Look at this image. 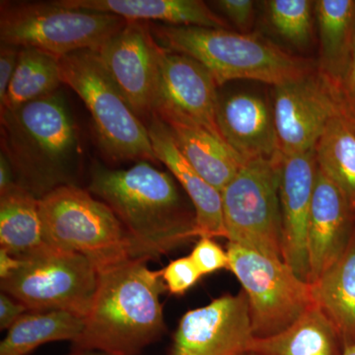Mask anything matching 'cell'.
Masks as SVG:
<instances>
[{
  "mask_svg": "<svg viewBox=\"0 0 355 355\" xmlns=\"http://www.w3.org/2000/svg\"><path fill=\"white\" fill-rule=\"evenodd\" d=\"M87 191L121 222L133 259L154 260L198 237L195 209L184 202L174 177L146 161L120 170L96 164Z\"/></svg>",
  "mask_w": 355,
  "mask_h": 355,
  "instance_id": "6da1fadb",
  "label": "cell"
},
{
  "mask_svg": "<svg viewBox=\"0 0 355 355\" xmlns=\"http://www.w3.org/2000/svg\"><path fill=\"white\" fill-rule=\"evenodd\" d=\"M167 291L161 270L130 259L98 272L94 301L74 349L112 355H139L166 331L161 294Z\"/></svg>",
  "mask_w": 355,
  "mask_h": 355,
  "instance_id": "7a4b0ae2",
  "label": "cell"
},
{
  "mask_svg": "<svg viewBox=\"0 0 355 355\" xmlns=\"http://www.w3.org/2000/svg\"><path fill=\"white\" fill-rule=\"evenodd\" d=\"M1 153L16 183L38 200L76 184L78 132L64 98L51 93L22 106L0 111Z\"/></svg>",
  "mask_w": 355,
  "mask_h": 355,
  "instance_id": "3957f363",
  "label": "cell"
},
{
  "mask_svg": "<svg viewBox=\"0 0 355 355\" xmlns=\"http://www.w3.org/2000/svg\"><path fill=\"white\" fill-rule=\"evenodd\" d=\"M157 43L198 60L221 86L238 79L277 86L316 71V60L289 53L253 34L197 26L153 25Z\"/></svg>",
  "mask_w": 355,
  "mask_h": 355,
  "instance_id": "277c9868",
  "label": "cell"
},
{
  "mask_svg": "<svg viewBox=\"0 0 355 355\" xmlns=\"http://www.w3.org/2000/svg\"><path fill=\"white\" fill-rule=\"evenodd\" d=\"M46 246L85 257L98 272L133 259L121 222L106 203L76 184L39 200Z\"/></svg>",
  "mask_w": 355,
  "mask_h": 355,
  "instance_id": "5b68a950",
  "label": "cell"
},
{
  "mask_svg": "<svg viewBox=\"0 0 355 355\" xmlns=\"http://www.w3.org/2000/svg\"><path fill=\"white\" fill-rule=\"evenodd\" d=\"M62 83L80 97L92 116L98 144L114 162H158L148 130L121 94L93 51L60 58Z\"/></svg>",
  "mask_w": 355,
  "mask_h": 355,
  "instance_id": "8992f818",
  "label": "cell"
},
{
  "mask_svg": "<svg viewBox=\"0 0 355 355\" xmlns=\"http://www.w3.org/2000/svg\"><path fill=\"white\" fill-rule=\"evenodd\" d=\"M128 24L111 13L69 8L58 1H1L0 42L58 58L96 51Z\"/></svg>",
  "mask_w": 355,
  "mask_h": 355,
  "instance_id": "52a82bcc",
  "label": "cell"
},
{
  "mask_svg": "<svg viewBox=\"0 0 355 355\" xmlns=\"http://www.w3.org/2000/svg\"><path fill=\"white\" fill-rule=\"evenodd\" d=\"M282 154L245 163L221 191L226 239L282 260L279 188Z\"/></svg>",
  "mask_w": 355,
  "mask_h": 355,
  "instance_id": "ba28073f",
  "label": "cell"
},
{
  "mask_svg": "<svg viewBox=\"0 0 355 355\" xmlns=\"http://www.w3.org/2000/svg\"><path fill=\"white\" fill-rule=\"evenodd\" d=\"M226 251L229 270L247 296L254 338L286 330L314 304L311 284L299 279L282 259L230 242Z\"/></svg>",
  "mask_w": 355,
  "mask_h": 355,
  "instance_id": "9c48e42d",
  "label": "cell"
},
{
  "mask_svg": "<svg viewBox=\"0 0 355 355\" xmlns=\"http://www.w3.org/2000/svg\"><path fill=\"white\" fill-rule=\"evenodd\" d=\"M98 270L81 254L46 246L1 279V291L29 311H64L85 319L94 301Z\"/></svg>",
  "mask_w": 355,
  "mask_h": 355,
  "instance_id": "30bf717a",
  "label": "cell"
},
{
  "mask_svg": "<svg viewBox=\"0 0 355 355\" xmlns=\"http://www.w3.org/2000/svg\"><path fill=\"white\" fill-rule=\"evenodd\" d=\"M160 48L148 22L128 21L118 34L94 51L133 113L141 121L153 118L157 98Z\"/></svg>",
  "mask_w": 355,
  "mask_h": 355,
  "instance_id": "8fae6325",
  "label": "cell"
},
{
  "mask_svg": "<svg viewBox=\"0 0 355 355\" xmlns=\"http://www.w3.org/2000/svg\"><path fill=\"white\" fill-rule=\"evenodd\" d=\"M342 105L317 70L310 76L273 86L272 108L282 156L314 150L331 119Z\"/></svg>",
  "mask_w": 355,
  "mask_h": 355,
  "instance_id": "7c38bea8",
  "label": "cell"
},
{
  "mask_svg": "<svg viewBox=\"0 0 355 355\" xmlns=\"http://www.w3.org/2000/svg\"><path fill=\"white\" fill-rule=\"evenodd\" d=\"M254 338L246 294H226L184 313L170 355H235L246 352Z\"/></svg>",
  "mask_w": 355,
  "mask_h": 355,
  "instance_id": "4fadbf2b",
  "label": "cell"
},
{
  "mask_svg": "<svg viewBox=\"0 0 355 355\" xmlns=\"http://www.w3.org/2000/svg\"><path fill=\"white\" fill-rule=\"evenodd\" d=\"M317 171L315 150H311L284 156L279 178L282 261L299 279L308 284H310L308 223Z\"/></svg>",
  "mask_w": 355,
  "mask_h": 355,
  "instance_id": "5bb4252c",
  "label": "cell"
},
{
  "mask_svg": "<svg viewBox=\"0 0 355 355\" xmlns=\"http://www.w3.org/2000/svg\"><path fill=\"white\" fill-rule=\"evenodd\" d=\"M158 69L155 105L170 107L223 139L216 121L219 86L209 70L193 58L163 46Z\"/></svg>",
  "mask_w": 355,
  "mask_h": 355,
  "instance_id": "9a60e30c",
  "label": "cell"
},
{
  "mask_svg": "<svg viewBox=\"0 0 355 355\" xmlns=\"http://www.w3.org/2000/svg\"><path fill=\"white\" fill-rule=\"evenodd\" d=\"M354 233V207L318 166L308 223L310 284L342 257Z\"/></svg>",
  "mask_w": 355,
  "mask_h": 355,
  "instance_id": "2e32d148",
  "label": "cell"
},
{
  "mask_svg": "<svg viewBox=\"0 0 355 355\" xmlns=\"http://www.w3.org/2000/svg\"><path fill=\"white\" fill-rule=\"evenodd\" d=\"M216 121L226 144L245 162L282 154L272 103L261 96L237 92L220 98Z\"/></svg>",
  "mask_w": 355,
  "mask_h": 355,
  "instance_id": "e0dca14e",
  "label": "cell"
},
{
  "mask_svg": "<svg viewBox=\"0 0 355 355\" xmlns=\"http://www.w3.org/2000/svg\"><path fill=\"white\" fill-rule=\"evenodd\" d=\"M153 114L169 128L196 171L220 193L246 163L223 139L170 107L155 105Z\"/></svg>",
  "mask_w": 355,
  "mask_h": 355,
  "instance_id": "ac0fdd59",
  "label": "cell"
},
{
  "mask_svg": "<svg viewBox=\"0 0 355 355\" xmlns=\"http://www.w3.org/2000/svg\"><path fill=\"white\" fill-rule=\"evenodd\" d=\"M147 130L158 162L168 168L190 198L195 209L198 237L226 239L220 191L196 171L178 148L169 128L156 114H153Z\"/></svg>",
  "mask_w": 355,
  "mask_h": 355,
  "instance_id": "d6986e66",
  "label": "cell"
},
{
  "mask_svg": "<svg viewBox=\"0 0 355 355\" xmlns=\"http://www.w3.org/2000/svg\"><path fill=\"white\" fill-rule=\"evenodd\" d=\"M315 20L319 76L340 97L355 49V0H316Z\"/></svg>",
  "mask_w": 355,
  "mask_h": 355,
  "instance_id": "ffe728a7",
  "label": "cell"
},
{
  "mask_svg": "<svg viewBox=\"0 0 355 355\" xmlns=\"http://www.w3.org/2000/svg\"><path fill=\"white\" fill-rule=\"evenodd\" d=\"M69 8L111 13L128 21L230 29L227 20L200 0H58Z\"/></svg>",
  "mask_w": 355,
  "mask_h": 355,
  "instance_id": "44dd1931",
  "label": "cell"
},
{
  "mask_svg": "<svg viewBox=\"0 0 355 355\" xmlns=\"http://www.w3.org/2000/svg\"><path fill=\"white\" fill-rule=\"evenodd\" d=\"M345 349L338 331L315 303L286 330L254 338L248 347L254 355H343Z\"/></svg>",
  "mask_w": 355,
  "mask_h": 355,
  "instance_id": "7402d4cb",
  "label": "cell"
},
{
  "mask_svg": "<svg viewBox=\"0 0 355 355\" xmlns=\"http://www.w3.org/2000/svg\"><path fill=\"white\" fill-rule=\"evenodd\" d=\"M312 286L313 298L334 324L345 349L355 343V233L340 259Z\"/></svg>",
  "mask_w": 355,
  "mask_h": 355,
  "instance_id": "603a6c76",
  "label": "cell"
},
{
  "mask_svg": "<svg viewBox=\"0 0 355 355\" xmlns=\"http://www.w3.org/2000/svg\"><path fill=\"white\" fill-rule=\"evenodd\" d=\"M0 246L21 260L46 246L39 200L18 184L0 191Z\"/></svg>",
  "mask_w": 355,
  "mask_h": 355,
  "instance_id": "cb8c5ba5",
  "label": "cell"
},
{
  "mask_svg": "<svg viewBox=\"0 0 355 355\" xmlns=\"http://www.w3.org/2000/svg\"><path fill=\"white\" fill-rule=\"evenodd\" d=\"M320 169L355 209V118L342 102L315 146Z\"/></svg>",
  "mask_w": 355,
  "mask_h": 355,
  "instance_id": "d4e9b609",
  "label": "cell"
},
{
  "mask_svg": "<svg viewBox=\"0 0 355 355\" xmlns=\"http://www.w3.org/2000/svg\"><path fill=\"white\" fill-rule=\"evenodd\" d=\"M84 319L64 311H28L0 343V355H28L41 345L78 340Z\"/></svg>",
  "mask_w": 355,
  "mask_h": 355,
  "instance_id": "484cf974",
  "label": "cell"
},
{
  "mask_svg": "<svg viewBox=\"0 0 355 355\" xmlns=\"http://www.w3.org/2000/svg\"><path fill=\"white\" fill-rule=\"evenodd\" d=\"M60 84V58L31 46L21 48L17 67L0 111L57 92Z\"/></svg>",
  "mask_w": 355,
  "mask_h": 355,
  "instance_id": "4316f807",
  "label": "cell"
},
{
  "mask_svg": "<svg viewBox=\"0 0 355 355\" xmlns=\"http://www.w3.org/2000/svg\"><path fill=\"white\" fill-rule=\"evenodd\" d=\"M266 18L272 31L298 50H306L314 39V1L268 0L263 2Z\"/></svg>",
  "mask_w": 355,
  "mask_h": 355,
  "instance_id": "83f0119b",
  "label": "cell"
},
{
  "mask_svg": "<svg viewBox=\"0 0 355 355\" xmlns=\"http://www.w3.org/2000/svg\"><path fill=\"white\" fill-rule=\"evenodd\" d=\"M161 272L166 288L173 295H183L202 277L191 256L170 261Z\"/></svg>",
  "mask_w": 355,
  "mask_h": 355,
  "instance_id": "f1b7e54d",
  "label": "cell"
},
{
  "mask_svg": "<svg viewBox=\"0 0 355 355\" xmlns=\"http://www.w3.org/2000/svg\"><path fill=\"white\" fill-rule=\"evenodd\" d=\"M190 256L202 275H210L224 268L229 270L227 251H224L214 238L200 237Z\"/></svg>",
  "mask_w": 355,
  "mask_h": 355,
  "instance_id": "f546056e",
  "label": "cell"
},
{
  "mask_svg": "<svg viewBox=\"0 0 355 355\" xmlns=\"http://www.w3.org/2000/svg\"><path fill=\"white\" fill-rule=\"evenodd\" d=\"M214 6L221 11L242 34H251L256 18V4L252 0H217Z\"/></svg>",
  "mask_w": 355,
  "mask_h": 355,
  "instance_id": "4dcf8cb0",
  "label": "cell"
},
{
  "mask_svg": "<svg viewBox=\"0 0 355 355\" xmlns=\"http://www.w3.org/2000/svg\"><path fill=\"white\" fill-rule=\"evenodd\" d=\"M20 49L11 44H1L0 46V106L3 104L9 84L17 67Z\"/></svg>",
  "mask_w": 355,
  "mask_h": 355,
  "instance_id": "1f68e13d",
  "label": "cell"
},
{
  "mask_svg": "<svg viewBox=\"0 0 355 355\" xmlns=\"http://www.w3.org/2000/svg\"><path fill=\"white\" fill-rule=\"evenodd\" d=\"M29 309L12 296L0 293V330H9Z\"/></svg>",
  "mask_w": 355,
  "mask_h": 355,
  "instance_id": "d6a6232c",
  "label": "cell"
},
{
  "mask_svg": "<svg viewBox=\"0 0 355 355\" xmlns=\"http://www.w3.org/2000/svg\"><path fill=\"white\" fill-rule=\"evenodd\" d=\"M340 100L355 118V49L340 89Z\"/></svg>",
  "mask_w": 355,
  "mask_h": 355,
  "instance_id": "836d02e7",
  "label": "cell"
},
{
  "mask_svg": "<svg viewBox=\"0 0 355 355\" xmlns=\"http://www.w3.org/2000/svg\"><path fill=\"white\" fill-rule=\"evenodd\" d=\"M22 265L21 259L7 253L3 249H0V279H6L9 275L20 268Z\"/></svg>",
  "mask_w": 355,
  "mask_h": 355,
  "instance_id": "e575fe53",
  "label": "cell"
},
{
  "mask_svg": "<svg viewBox=\"0 0 355 355\" xmlns=\"http://www.w3.org/2000/svg\"><path fill=\"white\" fill-rule=\"evenodd\" d=\"M16 183L15 176L10 163L4 154H0V191L7 190Z\"/></svg>",
  "mask_w": 355,
  "mask_h": 355,
  "instance_id": "d590c367",
  "label": "cell"
},
{
  "mask_svg": "<svg viewBox=\"0 0 355 355\" xmlns=\"http://www.w3.org/2000/svg\"><path fill=\"white\" fill-rule=\"evenodd\" d=\"M69 355H112L101 350L74 349Z\"/></svg>",
  "mask_w": 355,
  "mask_h": 355,
  "instance_id": "8d00e7d4",
  "label": "cell"
},
{
  "mask_svg": "<svg viewBox=\"0 0 355 355\" xmlns=\"http://www.w3.org/2000/svg\"><path fill=\"white\" fill-rule=\"evenodd\" d=\"M343 355H355V343L354 345H349L343 352Z\"/></svg>",
  "mask_w": 355,
  "mask_h": 355,
  "instance_id": "74e56055",
  "label": "cell"
},
{
  "mask_svg": "<svg viewBox=\"0 0 355 355\" xmlns=\"http://www.w3.org/2000/svg\"><path fill=\"white\" fill-rule=\"evenodd\" d=\"M235 355H254L252 352H250L249 350H246V352H240V354H237Z\"/></svg>",
  "mask_w": 355,
  "mask_h": 355,
  "instance_id": "f35d334b",
  "label": "cell"
}]
</instances>
